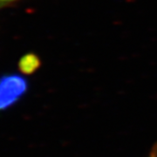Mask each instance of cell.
Segmentation results:
<instances>
[{"label": "cell", "mask_w": 157, "mask_h": 157, "mask_svg": "<svg viewBox=\"0 0 157 157\" xmlns=\"http://www.w3.org/2000/svg\"><path fill=\"white\" fill-rule=\"evenodd\" d=\"M148 157H157V143H155L153 147H152L150 154H149V156Z\"/></svg>", "instance_id": "obj_3"}, {"label": "cell", "mask_w": 157, "mask_h": 157, "mask_svg": "<svg viewBox=\"0 0 157 157\" xmlns=\"http://www.w3.org/2000/svg\"><path fill=\"white\" fill-rule=\"evenodd\" d=\"M40 66V60L39 57L35 54H26L21 59L19 62V68L25 74H31L34 73Z\"/></svg>", "instance_id": "obj_2"}, {"label": "cell", "mask_w": 157, "mask_h": 157, "mask_svg": "<svg viewBox=\"0 0 157 157\" xmlns=\"http://www.w3.org/2000/svg\"><path fill=\"white\" fill-rule=\"evenodd\" d=\"M14 1H17V0H0V7L6 6L8 4H11V3L14 2Z\"/></svg>", "instance_id": "obj_4"}, {"label": "cell", "mask_w": 157, "mask_h": 157, "mask_svg": "<svg viewBox=\"0 0 157 157\" xmlns=\"http://www.w3.org/2000/svg\"><path fill=\"white\" fill-rule=\"evenodd\" d=\"M28 89L26 79L19 75H7L0 78V111L17 103Z\"/></svg>", "instance_id": "obj_1"}]
</instances>
